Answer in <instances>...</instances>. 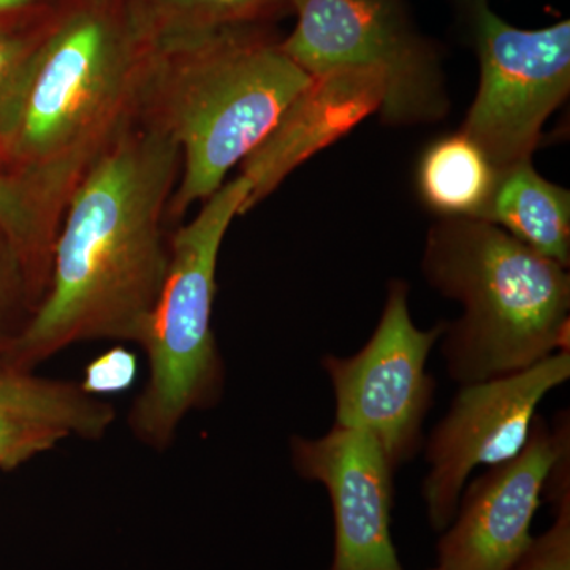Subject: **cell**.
<instances>
[{
	"mask_svg": "<svg viewBox=\"0 0 570 570\" xmlns=\"http://www.w3.org/2000/svg\"><path fill=\"white\" fill-rule=\"evenodd\" d=\"M497 178L485 153L460 130L434 141L417 170L420 197L439 217L480 219Z\"/></svg>",
	"mask_w": 570,
	"mask_h": 570,
	"instance_id": "15",
	"label": "cell"
},
{
	"mask_svg": "<svg viewBox=\"0 0 570 570\" xmlns=\"http://www.w3.org/2000/svg\"><path fill=\"white\" fill-rule=\"evenodd\" d=\"M568 442V412L553 428L535 415L524 448L464 487L455 519L438 542V568L512 570L531 543L550 469Z\"/></svg>",
	"mask_w": 570,
	"mask_h": 570,
	"instance_id": "10",
	"label": "cell"
},
{
	"mask_svg": "<svg viewBox=\"0 0 570 570\" xmlns=\"http://www.w3.org/2000/svg\"><path fill=\"white\" fill-rule=\"evenodd\" d=\"M55 28L33 32L0 28V145L7 153L20 121L37 55Z\"/></svg>",
	"mask_w": 570,
	"mask_h": 570,
	"instance_id": "17",
	"label": "cell"
},
{
	"mask_svg": "<svg viewBox=\"0 0 570 570\" xmlns=\"http://www.w3.org/2000/svg\"><path fill=\"white\" fill-rule=\"evenodd\" d=\"M480 219L498 225L535 253L570 264V193L547 181L524 160L498 171Z\"/></svg>",
	"mask_w": 570,
	"mask_h": 570,
	"instance_id": "13",
	"label": "cell"
},
{
	"mask_svg": "<svg viewBox=\"0 0 570 570\" xmlns=\"http://www.w3.org/2000/svg\"><path fill=\"white\" fill-rule=\"evenodd\" d=\"M422 272L434 291L463 307L441 337L448 374L460 385L569 351L568 268L498 225L439 217L426 235Z\"/></svg>",
	"mask_w": 570,
	"mask_h": 570,
	"instance_id": "4",
	"label": "cell"
},
{
	"mask_svg": "<svg viewBox=\"0 0 570 570\" xmlns=\"http://www.w3.org/2000/svg\"><path fill=\"white\" fill-rule=\"evenodd\" d=\"M137 374V358L124 347H112L86 367L82 389L91 395L121 393L132 385Z\"/></svg>",
	"mask_w": 570,
	"mask_h": 570,
	"instance_id": "21",
	"label": "cell"
},
{
	"mask_svg": "<svg viewBox=\"0 0 570 570\" xmlns=\"http://www.w3.org/2000/svg\"><path fill=\"white\" fill-rule=\"evenodd\" d=\"M249 194L245 176L224 183L168 242L163 291L138 344L148 356V381L127 417L134 436L154 450L170 448L184 419L214 406L223 393L224 365L212 325L217 261Z\"/></svg>",
	"mask_w": 570,
	"mask_h": 570,
	"instance_id": "5",
	"label": "cell"
},
{
	"mask_svg": "<svg viewBox=\"0 0 570 570\" xmlns=\"http://www.w3.org/2000/svg\"><path fill=\"white\" fill-rule=\"evenodd\" d=\"M33 311L24 269L10 239L0 230V362Z\"/></svg>",
	"mask_w": 570,
	"mask_h": 570,
	"instance_id": "18",
	"label": "cell"
},
{
	"mask_svg": "<svg viewBox=\"0 0 570 570\" xmlns=\"http://www.w3.org/2000/svg\"><path fill=\"white\" fill-rule=\"evenodd\" d=\"M154 45L129 7L118 14L94 2L75 7L40 47L9 142V178L50 264L70 198L137 122Z\"/></svg>",
	"mask_w": 570,
	"mask_h": 570,
	"instance_id": "2",
	"label": "cell"
},
{
	"mask_svg": "<svg viewBox=\"0 0 570 570\" xmlns=\"http://www.w3.org/2000/svg\"><path fill=\"white\" fill-rule=\"evenodd\" d=\"M384 91V77L377 71L343 70L311 77L275 129L242 164V176L250 183L245 214L275 193L298 165L381 110Z\"/></svg>",
	"mask_w": 570,
	"mask_h": 570,
	"instance_id": "12",
	"label": "cell"
},
{
	"mask_svg": "<svg viewBox=\"0 0 570 570\" xmlns=\"http://www.w3.org/2000/svg\"><path fill=\"white\" fill-rule=\"evenodd\" d=\"M181 151L135 122L82 179L63 213L47 294L2 362L31 370L75 344H140L167 275L164 224Z\"/></svg>",
	"mask_w": 570,
	"mask_h": 570,
	"instance_id": "1",
	"label": "cell"
},
{
	"mask_svg": "<svg viewBox=\"0 0 570 570\" xmlns=\"http://www.w3.org/2000/svg\"><path fill=\"white\" fill-rule=\"evenodd\" d=\"M480 81L460 132L497 170L531 160L551 115L570 92V21L510 26L485 0L472 10Z\"/></svg>",
	"mask_w": 570,
	"mask_h": 570,
	"instance_id": "7",
	"label": "cell"
},
{
	"mask_svg": "<svg viewBox=\"0 0 570 570\" xmlns=\"http://www.w3.org/2000/svg\"><path fill=\"white\" fill-rule=\"evenodd\" d=\"M296 474L322 483L332 501L330 570H404L392 539L393 472L376 439L333 425L322 438L291 439Z\"/></svg>",
	"mask_w": 570,
	"mask_h": 570,
	"instance_id": "11",
	"label": "cell"
},
{
	"mask_svg": "<svg viewBox=\"0 0 570 570\" xmlns=\"http://www.w3.org/2000/svg\"><path fill=\"white\" fill-rule=\"evenodd\" d=\"M67 436L58 428L13 415H0V469H13L52 450Z\"/></svg>",
	"mask_w": 570,
	"mask_h": 570,
	"instance_id": "19",
	"label": "cell"
},
{
	"mask_svg": "<svg viewBox=\"0 0 570 570\" xmlns=\"http://www.w3.org/2000/svg\"><path fill=\"white\" fill-rule=\"evenodd\" d=\"M294 31L281 40L309 77L343 70L384 77L382 121H441L450 100L436 47L412 24L403 0H292Z\"/></svg>",
	"mask_w": 570,
	"mask_h": 570,
	"instance_id": "6",
	"label": "cell"
},
{
	"mask_svg": "<svg viewBox=\"0 0 570 570\" xmlns=\"http://www.w3.org/2000/svg\"><path fill=\"white\" fill-rule=\"evenodd\" d=\"M433 570H441V569L436 568V569H433Z\"/></svg>",
	"mask_w": 570,
	"mask_h": 570,
	"instance_id": "23",
	"label": "cell"
},
{
	"mask_svg": "<svg viewBox=\"0 0 570 570\" xmlns=\"http://www.w3.org/2000/svg\"><path fill=\"white\" fill-rule=\"evenodd\" d=\"M407 296V284L392 281L381 321L365 347L352 356L322 358L335 393V425L376 439L395 471L422 449L423 422L436 392L426 362L445 330V322L419 328Z\"/></svg>",
	"mask_w": 570,
	"mask_h": 570,
	"instance_id": "8",
	"label": "cell"
},
{
	"mask_svg": "<svg viewBox=\"0 0 570 570\" xmlns=\"http://www.w3.org/2000/svg\"><path fill=\"white\" fill-rule=\"evenodd\" d=\"M0 415L47 423L67 436L97 441L115 423L116 412L81 382L41 377L31 370L0 362Z\"/></svg>",
	"mask_w": 570,
	"mask_h": 570,
	"instance_id": "14",
	"label": "cell"
},
{
	"mask_svg": "<svg viewBox=\"0 0 570 570\" xmlns=\"http://www.w3.org/2000/svg\"><path fill=\"white\" fill-rule=\"evenodd\" d=\"M311 77L253 26L154 45L137 122L181 151L167 219L212 197L275 129Z\"/></svg>",
	"mask_w": 570,
	"mask_h": 570,
	"instance_id": "3",
	"label": "cell"
},
{
	"mask_svg": "<svg viewBox=\"0 0 570 570\" xmlns=\"http://www.w3.org/2000/svg\"><path fill=\"white\" fill-rule=\"evenodd\" d=\"M569 377L570 354L562 351L519 373L461 385L425 445L422 494L434 531L455 519L474 469L504 463L524 448L539 404Z\"/></svg>",
	"mask_w": 570,
	"mask_h": 570,
	"instance_id": "9",
	"label": "cell"
},
{
	"mask_svg": "<svg viewBox=\"0 0 570 570\" xmlns=\"http://www.w3.org/2000/svg\"><path fill=\"white\" fill-rule=\"evenodd\" d=\"M39 0H0V17L32 10Z\"/></svg>",
	"mask_w": 570,
	"mask_h": 570,
	"instance_id": "22",
	"label": "cell"
},
{
	"mask_svg": "<svg viewBox=\"0 0 570 570\" xmlns=\"http://www.w3.org/2000/svg\"><path fill=\"white\" fill-rule=\"evenodd\" d=\"M554 508V523L528 549L512 570H570V498Z\"/></svg>",
	"mask_w": 570,
	"mask_h": 570,
	"instance_id": "20",
	"label": "cell"
},
{
	"mask_svg": "<svg viewBox=\"0 0 570 570\" xmlns=\"http://www.w3.org/2000/svg\"><path fill=\"white\" fill-rule=\"evenodd\" d=\"M129 9L138 28L160 43L246 28L277 11L292 10V0H137Z\"/></svg>",
	"mask_w": 570,
	"mask_h": 570,
	"instance_id": "16",
	"label": "cell"
}]
</instances>
